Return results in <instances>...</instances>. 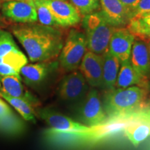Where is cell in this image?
I'll return each mask as SVG.
<instances>
[{
    "label": "cell",
    "instance_id": "6da1fadb",
    "mask_svg": "<svg viewBox=\"0 0 150 150\" xmlns=\"http://www.w3.org/2000/svg\"><path fill=\"white\" fill-rule=\"evenodd\" d=\"M12 31L30 61L34 63L54 60L59 56L65 42L61 30L41 24L17 25Z\"/></svg>",
    "mask_w": 150,
    "mask_h": 150
},
{
    "label": "cell",
    "instance_id": "7a4b0ae2",
    "mask_svg": "<svg viewBox=\"0 0 150 150\" xmlns=\"http://www.w3.org/2000/svg\"><path fill=\"white\" fill-rule=\"evenodd\" d=\"M148 88L138 86L108 91L104 108L108 117L131 114L145 107Z\"/></svg>",
    "mask_w": 150,
    "mask_h": 150
},
{
    "label": "cell",
    "instance_id": "3957f363",
    "mask_svg": "<svg viewBox=\"0 0 150 150\" xmlns=\"http://www.w3.org/2000/svg\"><path fill=\"white\" fill-rule=\"evenodd\" d=\"M83 27L90 52L102 55L108 50L110 39L116 28L106 22L101 12L84 16Z\"/></svg>",
    "mask_w": 150,
    "mask_h": 150
},
{
    "label": "cell",
    "instance_id": "277c9868",
    "mask_svg": "<svg viewBox=\"0 0 150 150\" xmlns=\"http://www.w3.org/2000/svg\"><path fill=\"white\" fill-rule=\"evenodd\" d=\"M27 56L19 49L8 31L0 30V77L20 76V71L27 64Z\"/></svg>",
    "mask_w": 150,
    "mask_h": 150
},
{
    "label": "cell",
    "instance_id": "5b68a950",
    "mask_svg": "<svg viewBox=\"0 0 150 150\" xmlns=\"http://www.w3.org/2000/svg\"><path fill=\"white\" fill-rule=\"evenodd\" d=\"M86 50L85 33L76 29L70 30L59 54V65L66 72L77 70Z\"/></svg>",
    "mask_w": 150,
    "mask_h": 150
},
{
    "label": "cell",
    "instance_id": "8992f818",
    "mask_svg": "<svg viewBox=\"0 0 150 150\" xmlns=\"http://www.w3.org/2000/svg\"><path fill=\"white\" fill-rule=\"evenodd\" d=\"M80 102L79 119L84 125L94 127L107 120L108 117L102 106L99 92L96 89L89 90Z\"/></svg>",
    "mask_w": 150,
    "mask_h": 150
},
{
    "label": "cell",
    "instance_id": "52a82bcc",
    "mask_svg": "<svg viewBox=\"0 0 150 150\" xmlns=\"http://www.w3.org/2000/svg\"><path fill=\"white\" fill-rule=\"evenodd\" d=\"M89 85L79 70L65 75L58 87L59 98L70 103L81 102L89 91Z\"/></svg>",
    "mask_w": 150,
    "mask_h": 150
},
{
    "label": "cell",
    "instance_id": "ba28073f",
    "mask_svg": "<svg viewBox=\"0 0 150 150\" xmlns=\"http://www.w3.org/2000/svg\"><path fill=\"white\" fill-rule=\"evenodd\" d=\"M35 114L47 124L50 129L59 132L84 133L91 129L50 108H40Z\"/></svg>",
    "mask_w": 150,
    "mask_h": 150
},
{
    "label": "cell",
    "instance_id": "9c48e42d",
    "mask_svg": "<svg viewBox=\"0 0 150 150\" xmlns=\"http://www.w3.org/2000/svg\"><path fill=\"white\" fill-rule=\"evenodd\" d=\"M5 17L19 23H34L38 16L33 0H9L3 4Z\"/></svg>",
    "mask_w": 150,
    "mask_h": 150
},
{
    "label": "cell",
    "instance_id": "30bf717a",
    "mask_svg": "<svg viewBox=\"0 0 150 150\" xmlns=\"http://www.w3.org/2000/svg\"><path fill=\"white\" fill-rule=\"evenodd\" d=\"M58 67V61L35 62V63L24 65L20 71V75L27 85L35 87L45 81Z\"/></svg>",
    "mask_w": 150,
    "mask_h": 150
},
{
    "label": "cell",
    "instance_id": "8fae6325",
    "mask_svg": "<svg viewBox=\"0 0 150 150\" xmlns=\"http://www.w3.org/2000/svg\"><path fill=\"white\" fill-rule=\"evenodd\" d=\"M136 37L127 28H116L108 45V51L117 57L120 64L130 61L133 44Z\"/></svg>",
    "mask_w": 150,
    "mask_h": 150
},
{
    "label": "cell",
    "instance_id": "7c38bea8",
    "mask_svg": "<svg viewBox=\"0 0 150 150\" xmlns=\"http://www.w3.org/2000/svg\"><path fill=\"white\" fill-rule=\"evenodd\" d=\"M79 67L89 86L102 88V55L90 51L86 52Z\"/></svg>",
    "mask_w": 150,
    "mask_h": 150
},
{
    "label": "cell",
    "instance_id": "4fadbf2b",
    "mask_svg": "<svg viewBox=\"0 0 150 150\" xmlns=\"http://www.w3.org/2000/svg\"><path fill=\"white\" fill-rule=\"evenodd\" d=\"M53 15L59 27H72L78 24L81 18L71 3L63 0H43Z\"/></svg>",
    "mask_w": 150,
    "mask_h": 150
},
{
    "label": "cell",
    "instance_id": "5bb4252c",
    "mask_svg": "<svg viewBox=\"0 0 150 150\" xmlns=\"http://www.w3.org/2000/svg\"><path fill=\"white\" fill-rule=\"evenodd\" d=\"M125 136L137 147L150 136V120L144 108L138 110L134 118L124 129Z\"/></svg>",
    "mask_w": 150,
    "mask_h": 150
},
{
    "label": "cell",
    "instance_id": "9a60e30c",
    "mask_svg": "<svg viewBox=\"0 0 150 150\" xmlns=\"http://www.w3.org/2000/svg\"><path fill=\"white\" fill-rule=\"evenodd\" d=\"M102 13L106 22L115 28L127 26L130 21L129 12L120 0H99Z\"/></svg>",
    "mask_w": 150,
    "mask_h": 150
},
{
    "label": "cell",
    "instance_id": "2e32d148",
    "mask_svg": "<svg viewBox=\"0 0 150 150\" xmlns=\"http://www.w3.org/2000/svg\"><path fill=\"white\" fill-rule=\"evenodd\" d=\"M22 79L20 76H6L0 77L1 90L11 97L20 98L29 102L33 108H38L40 102L22 84Z\"/></svg>",
    "mask_w": 150,
    "mask_h": 150
},
{
    "label": "cell",
    "instance_id": "e0dca14e",
    "mask_svg": "<svg viewBox=\"0 0 150 150\" xmlns=\"http://www.w3.org/2000/svg\"><path fill=\"white\" fill-rule=\"evenodd\" d=\"M130 63L138 74L146 80H150V54L145 41L136 38L133 44Z\"/></svg>",
    "mask_w": 150,
    "mask_h": 150
},
{
    "label": "cell",
    "instance_id": "ac0fdd59",
    "mask_svg": "<svg viewBox=\"0 0 150 150\" xmlns=\"http://www.w3.org/2000/svg\"><path fill=\"white\" fill-rule=\"evenodd\" d=\"M149 81L144 79L135 70L131 64L130 61L121 63L115 88H126L134 86L149 88Z\"/></svg>",
    "mask_w": 150,
    "mask_h": 150
},
{
    "label": "cell",
    "instance_id": "d6986e66",
    "mask_svg": "<svg viewBox=\"0 0 150 150\" xmlns=\"http://www.w3.org/2000/svg\"><path fill=\"white\" fill-rule=\"evenodd\" d=\"M102 88L107 91L115 88V84L120 68V61L108 50L102 54Z\"/></svg>",
    "mask_w": 150,
    "mask_h": 150
},
{
    "label": "cell",
    "instance_id": "ffe728a7",
    "mask_svg": "<svg viewBox=\"0 0 150 150\" xmlns=\"http://www.w3.org/2000/svg\"><path fill=\"white\" fill-rule=\"evenodd\" d=\"M127 28L134 36L147 42L150 40V11L132 18Z\"/></svg>",
    "mask_w": 150,
    "mask_h": 150
},
{
    "label": "cell",
    "instance_id": "44dd1931",
    "mask_svg": "<svg viewBox=\"0 0 150 150\" xmlns=\"http://www.w3.org/2000/svg\"><path fill=\"white\" fill-rule=\"evenodd\" d=\"M0 97L13 107L24 120L35 122V111L29 102L24 99L11 97L1 91H0Z\"/></svg>",
    "mask_w": 150,
    "mask_h": 150
},
{
    "label": "cell",
    "instance_id": "7402d4cb",
    "mask_svg": "<svg viewBox=\"0 0 150 150\" xmlns=\"http://www.w3.org/2000/svg\"><path fill=\"white\" fill-rule=\"evenodd\" d=\"M24 120L16 112L0 118V132L9 136H18L25 129Z\"/></svg>",
    "mask_w": 150,
    "mask_h": 150
},
{
    "label": "cell",
    "instance_id": "603a6c76",
    "mask_svg": "<svg viewBox=\"0 0 150 150\" xmlns=\"http://www.w3.org/2000/svg\"><path fill=\"white\" fill-rule=\"evenodd\" d=\"M36 10L38 20L42 25L49 27H59L53 15L43 0H33Z\"/></svg>",
    "mask_w": 150,
    "mask_h": 150
},
{
    "label": "cell",
    "instance_id": "cb8c5ba5",
    "mask_svg": "<svg viewBox=\"0 0 150 150\" xmlns=\"http://www.w3.org/2000/svg\"><path fill=\"white\" fill-rule=\"evenodd\" d=\"M81 16H87L96 12L100 8L99 0H70Z\"/></svg>",
    "mask_w": 150,
    "mask_h": 150
},
{
    "label": "cell",
    "instance_id": "d4e9b609",
    "mask_svg": "<svg viewBox=\"0 0 150 150\" xmlns=\"http://www.w3.org/2000/svg\"><path fill=\"white\" fill-rule=\"evenodd\" d=\"M150 11V0H139L138 2L129 12L130 20L138 15Z\"/></svg>",
    "mask_w": 150,
    "mask_h": 150
},
{
    "label": "cell",
    "instance_id": "484cf974",
    "mask_svg": "<svg viewBox=\"0 0 150 150\" xmlns=\"http://www.w3.org/2000/svg\"><path fill=\"white\" fill-rule=\"evenodd\" d=\"M13 112L10 106L4 102V99L0 97V118L5 117Z\"/></svg>",
    "mask_w": 150,
    "mask_h": 150
},
{
    "label": "cell",
    "instance_id": "4316f807",
    "mask_svg": "<svg viewBox=\"0 0 150 150\" xmlns=\"http://www.w3.org/2000/svg\"><path fill=\"white\" fill-rule=\"evenodd\" d=\"M120 1L128 9L129 12H130V11L136 6L139 0H120Z\"/></svg>",
    "mask_w": 150,
    "mask_h": 150
},
{
    "label": "cell",
    "instance_id": "83f0119b",
    "mask_svg": "<svg viewBox=\"0 0 150 150\" xmlns=\"http://www.w3.org/2000/svg\"><path fill=\"white\" fill-rule=\"evenodd\" d=\"M144 110H145L146 114H147L148 117H149V119L150 120V99L149 102L146 103L145 107H144Z\"/></svg>",
    "mask_w": 150,
    "mask_h": 150
},
{
    "label": "cell",
    "instance_id": "f1b7e54d",
    "mask_svg": "<svg viewBox=\"0 0 150 150\" xmlns=\"http://www.w3.org/2000/svg\"><path fill=\"white\" fill-rule=\"evenodd\" d=\"M147 44L148 50H149V54H150V40L147 41Z\"/></svg>",
    "mask_w": 150,
    "mask_h": 150
},
{
    "label": "cell",
    "instance_id": "f546056e",
    "mask_svg": "<svg viewBox=\"0 0 150 150\" xmlns=\"http://www.w3.org/2000/svg\"><path fill=\"white\" fill-rule=\"evenodd\" d=\"M0 90H1V82H0Z\"/></svg>",
    "mask_w": 150,
    "mask_h": 150
},
{
    "label": "cell",
    "instance_id": "4dcf8cb0",
    "mask_svg": "<svg viewBox=\"0 0 150 150\" xmlns=\"http://www.w3.org/2000/svg\"><path fill=\"white\" fill-rule=\"evenodd\" d=\"M63 1H65V0H63Z\"/></svg>",
    "mask_w": 150,
    "mask_h": 150
},
{
    "label": "cell",
    "instance_id": "1f68e13d",
    "mask_svg": "<svg viewBox=\"0 0 150 150\" xmlns=\"http://www.w3.org/2000/svg\"></svg>",
    "mask_w": 150,
    "mask_h": 150
}]
</instances>
